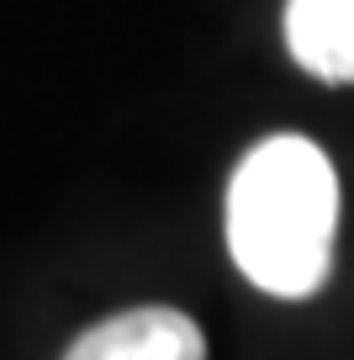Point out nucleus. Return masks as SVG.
I'll return each mask as SVG.
<instances>
[{
	"instance_id": "1",
	"label": "nucleus",
	"mask_w": 354,
	"mask_h": 360,
	"mask_svg": "<svg viewBox=\"0 0 354 360\" xmlns=\"http://www.w3.org/2000/svg\"><path fill=\"white\" fill-rule=\"evenodd\" d=\"M339 180L312 138L280 133L249 148L228 186V249L270 297H312L333 270Z\"/></svg>"
},
{
	"instance_id": "3",
	"label": "nucleus",
	"mask_w": 354,
	"mask_h": 360,
	"mask_svg": "<svg viewBox=\"0 0 354 360\" xmlns=\"http://www.w3.org/2000/svg\"><path fill=\"white\" fill-rule=\"evenodd\" d=\"M286 48L307 75L354 85V0H286Z\"/></svg>"
},
{
	"instance_id": "2",
	"label": "nucleus",
	"mask_w": 354,
	"mask_h": 360,
	"mask_svg": "<svg viewBox=\"0 0 354 360\" xmlns=\"http://www.w3.org/2000/svg\"><path fill=\"white\" fill-rule=\"evenodd\" d=\"M64 360H206V339L180 307H133L85 328Z\"/></svg>"
}]
</instances>
